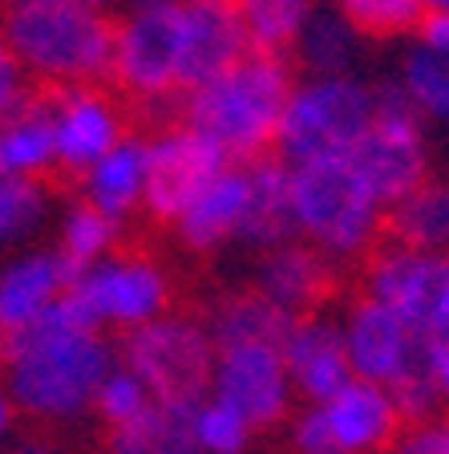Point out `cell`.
Masks as SVG:
<instances>
[{
    "instance_id": "5",
    "label": "cell",
    "mask_w": 449,
    "mask_h": 454,
    "mask_svg": "<svg viewBox=\"0 0 449 454\" xmlns=\"http://www.w3.org/2000/svg\"><path fill=\"white\" fill-rule=\"evenodd\" d=\"M299 231H308L324 252L352 255L373 239L381 203L348 159H320L291 170Z\"/></svg>"
},
{
    "instance_id": "25",
    "label": "cell",
    "mask_w": 449,
    "mask_h": 454,
    "mask_svg": "<svg viewBox=\"0 0 449 454\" xmlns=\"http://www.w3.org/2000/svg\"><path fill=\"white\" fill-rule=\"evenodd\" d=\"M389 236L405 252H441V247H449V187L445 183H422L401 203H393V211H389Z\"/></svg>"
},
{
    "instance_id": "12",
    "label": "cell",
    "mask_w": 449,
    "mask_h": 454,
    "mask_svg": "<svg viewBox=\"0 0 449 454\" xmlns=\"http://www.w3.org/2000/svg\"><path fill=\"white\" fill-rule=\"evenodd\" d=\"M219 402L247 426H272L288 414V365L272 349H227L215 373Z\"/></svg>"
},
{
    "instance_id": "17",
    "label": "cell",
    "mask_w": 449,
    "mask_h": 454,
    "mask_svg": "<svg viewBox=\"0 0 449 454\" xmlns=\"http://www.w3.org/2000/svg\"><path fill=\"white\" fill-rule=\"evenodd\" d=\"M324 418L344 454L384 450V446L397 442V434H401V426H405L393 406V397L384 394L376 381H365V378L348 381L324 406Z\"/></svg>"
},
{
    "instance_id": "10",
    "label": "cell",
    "mask_w": 449,
    "mask_h": 454,
    "mask_svg": "<svg viewBox=\"0 0 449 454\" xmlns=\"http://www.w3.org/2000/svg\"><path fill=\"white\" fill-rule=\"evenodd\" d=\"M187 25H182V66H178V90L195 94L203 85L219 82L247 57L244 17L235 0H182Z\"/></svg>"
},
{
    "instance_id": "13",
    "label": "cell",
    "mask_w": 449,
    "mask_h": 454,
    "mask_svg": "<svg viewBox=\"0 0 449 454\" xmlns=\"http://www.w3.org/2000/svg\"><path fill=\"white\" fill-rule=\"evenodd\" d=\"M118 142H122V122L94 85H61L57 167H66L69 175H89L97 159H105Z\"/></svg>"
},
{
    "instance_id": "24",
    "label": "cell",
    "mask_w": 449,
    "mask_h": 454,
    "mask_svg": "<svg viewBox=\"0 0 449 454\" xmlns=\"http://www.w3.org/2000/svg\"><path fill=\"white\" fill-rule=\"evenodd\" d=\"M146 159H150V142L122 138L85 175V195H89L85 203L110 219H122L146 191Z\"/></svg>"
},
{
    "instance_id": "33",
    "label": "cell",
    "mask_w": 449,
    "mask_h": 454,
    "mask_svg": "<svg viewBox=\"0 0 449 454\" xmlns=\"http://www.w3.org/2000/svg\"><path fill=\"white\" fill-rule=\"evenodd\" d=\"M146 402H150L146 386L134 378L130 369L110 373V378H105V386L97 389V410H102V418L110 422V430H113V426H122V422H130V418L138 414Z\"/></svg>"
},
{
    "instance_id": "28",
    "label": "cell",
    "mask_w": 449,
    "mask_h": 454,
    "mask_svg": "<svg viewBox=\"0 0 449 454\" xmlns=\"http://www.w3.org/2000/svg\"><path fill=\"white\" fill-rule=\"evenodd\" d=\"M113 239H118V219H110L97 207L81 203V207H74L66 219V247H61V255H66L74 268L89 272L94 260L105 255V247H110Z\"/></svg>"
},
{
    "instance_id": "31",
    "label": "cell",
    "mask_w": 449,
    "mask_h": 454,
    "mask_svg": "<svg viewBox=\"0 0 449 454\" xmlns=\"http://www.w3.org/2000/svg\"><path fill=\"white\" fill-rule=\"evenodd\" d=\"M45 211V191L33 179H0V244L25 236Z\"/></svg>"
},
{
    "instance_id": "38",
    "label": "cell",
    "mask_w": 449,
    "mask_h": 454,
    "mask_svg": "<svg viewBox=\"0 0 449 454\" xmlns=\"http://www.w3.org/2000/svg\"><path fill=\"white\" fill-rule=\"evenodd\" d=\"M413 454H449V426H437V430L417 434L413 438Z\"/></svg>"
},
{
    "instance_id": "2",
    "label": "cell",
    "mask_w": 449,
    "mask_h": 454,
    "mask_svg": "<svg viewBox=\"0 0 449 454\" xmlns=\"http://www.w3.org/2000/svg\"><path fill=\"white\" fill-rule=\"evenodd\" d=\"M4 45L49 85H94L113 69L118 25L77 4H4Z\"/></svg>"
},
{
    "instance_id": "14",
    "label": "cell",
    "mask_w": 449,
    "mask_h": 454,
    "mask_svg": "<svg viewBox=\"0 0 449 454\" xmlns=\"http://www.w3.org/2000/svg\"><path fill=\"white\" fill-rule=\"evenodd\" d=\"M74 293L89 304L97 325L113 321V325L138 329V325H150L162 312V304H166V280L150 264L130 260V264L89 268V276L77 284Z\"/></svg>"
},
{
    "instance_id": "7",
    "label": "cell",
    "mask_w": 449,
    "mask_h": 454,
    "mask_svg": "<svg viewBox=\"0 0 449 454\" xmlns=\"http://www.w3.org/2000/svg\"><path fill=\"white\" fill-rule=\"evenodd\" d=\"M368 296L393 309L422 340H449V255L393 247L373 264Z\"/></svg>"
},
{
    "instance_id": "35",
    "label": "cell",
    "mask_w": 449,
    "mask_h": 454,
    "mask_svg": "<svg viewBox=\"0 0 449 454\" xmlns=\"http://www.w3.org/2000/svg\"><path fill=\"white\" fill-rule=\"evenodd\" d=\"M296 442H299L304 454H344L340 442H337V434H332V426H328L324 410H316V414H308L304 422H299Z\"/></svg>"
},
{
    "instance_id": "4",
    "label": "cell",
    "mask_w": 449,
    "mask_h": 454,
    "mask_svg": "<svg viewBox=\"0 0 449 454\" xmlns=\"http://www.w3.org/2000/svg\"><path fill=\"white\" fill-rule=\"evenodd\" d=\"M373 118V90L348 77H320L291 94L275 142L288 159H296V167L320 159H348V151L365 138Z\"/></svg>"
},
{
    "instance_id": "16",
    "label": "cell",
    "mask_w": 449,
    "mask_h": 454,
    "mask_svg": "<svg viewBox=\"0 0 449 454\" xmlns=\"http://www.w3.org/2000/svg\"><path fill=\"white\" fill-rule=\"evenodd\" d=\"M89 272L74 268L61 252L28 255L0 272V333H20L41 312H49L66 293H74Z\"/></svg>"
},
{
    "instance_id": "18",
    "label": "cell",
    "mask_w": 449,
    "mask_h": 454,
    "mask_svg": "<svg viewBox=\"0 0 449 454\" xmlns=\"http://www.w3.org/2000/svg\"><path fill=\"white\" fill-rule=\"evenodd\" d=\"M283 365L299 381V389L316 397V402H324V406L356 378L352 361H348L344 333H337L320 317H304L296 325L288 349H283Z\"/></svg>"
},
{
    "instance_id": "41",
    "label": "cell",
    "mask_w": 449,
    "mask_h": 454,
    "mask_svg": "<svg viewBox=\"0 0 449 454\" xmlns=\"http://www.w3.org/2000/svg\"><path fill=\"white\" fill-rule=\"evenodd\" d=\"M4 422H9V402L0 397V430H4Z\"/></svg>"
},
{
    "instance_id": "26",
    "label": "cell",
    "mask_w": 449,
    "mask_h": 454,
    "mask_svg": "<svg viewBox=\"0 0 449 454\" xmlns=\"http://www.w3.org/2000/svg\"><path fill=\"white\" fill-rule=\"evenodd\" d=\"M235 9L244 17L247 41L259 53L283 57V49L304 33L312 17V0H235Z\"/></svg>"
},
{
    "instance_id": "19",
    "label": "cell",
    "mask_w": 449,
    "mask_h": 454,
    "mask_svg": "<svg viewBox=\"0 0 449 454\" xmlns=\"http://www.w3.org/2000/svg\"><path fill=\"white\" fill-rule=\"evenodd\" d=\"M299 236L296 195H291V170L280 159H267L247 167V207L239 223V239L259 247H288Z\"/></svg>"
},
{
    "instance_id": "29",
    "label": "cell",
    "mask_w": 449,
    "mask_h": 454,
    "mask_svg": "<svg viewBox=\"0 0 449 454\" xmlns=\"http://www.w3.org/2000/svg\"><path fill=\"white\" fill-rule=\"evenodd\" d=\"M405 90L417 102V110H430L437 118H449V53L417 49L405 61Z\"/></svg>"
},
{
    "instance_id": "27",
    "label": "cell",
    "mask_w": 449,
    "mask_h": 454,
    "mask_svg": "<svg viewBox=\"0 0 449 454\" xmlns=\"http://www.w3.org/2000/svg\"><path fill=\"white\" fill-rule=\"evenodd\" d=\"M337 9L356 37L422 33V25L430 20L425 0H337Z\"/></svg>"
},
{
    "instance_id": "15",
    "label": "cell",
    "mask_w": 449,
    "mask_h": 454,
    "mask_svg": "<svg viewBox=\"0 0 449 454\" xmlns=\"http://www.w3.org/2000/svg\"><path fill=\"white\" fill-rule=\"evenodd\" d=\"M57 106L61 85L41 82L0 118V179H33L57 162Z\"/></svg>"
},
{
    "instance_id": "1",
    "label": "cell",
    "mask_w": 449,
    "mask_h": 454,
    "mask_svg": "<svg viewBox=\"0 0 449 454\" xmlns=\"http://www.w3.org/2000/svg\"><path fill=\"white\" fill-rule=\"evenodd\" d=\"M291 69L283 57L247 49V57L219 82L187 94V130L206 138L227 162H259L280 138L291 102Z\"/></svg>"
},
{
    "instance_id": "3",
    "label": "cell",
    "mask_w": 449,
    "mask_h": 454,
    "mask_svg": "<svg viewBox=\"0 0 449 454\" xmlns=\"http://www.w3.org/2000/svg\"><path fill=\"white\" fill-rule=\"evenodd\" d=\"M126 369L154 394V402L198 406L215 373V340L198 321L159 317L130 329L122 340Z\"/></svg>"
},
{
    "instance_id": "11",
    "label": "cell",
    "mask_w": 449,
    "mask_h": 454,
    "mask_svg": "<svg viewBox=\"0 0 449 454\" xmlns=\"http://www.w3.org/2000/svg\"><path fill=\"white\" fill-rule=\"evenodd\" d=\"M352 170L365 179L376 203H401L409 191L425 183V142L409 118H381L376 114L365 138L348 151Z\"/></svg>"
},
{
    "instance_id": "40",
    "label": "cell",
    "mask_w": 449,
    "mask_h": 454,
    "mask_svg": "<svg viewBox=\"0 0 449 454\" xmlns=\"http://www.w3.org/2000/svg\"><path fill=\"white\" fill-rule=\"evenodd\" d=\"M425 9L430 12H449V0H425Z\"/></svg>"
},
{
    "instance_id": "42",
    "label": "cell",
    "mask_w": 449,
    "mask_h": 454,
    "mask_svg": "<svg viewBox=\"0 0 449 454\" xmlns=\"http://www.w3.org/2000/svg\"><path fill=\"white\" fill-rule=\"evenodd\" d=\"M20 454H45V450H37V446H28V450H20Z\"/></svg>"
},
{
    "instance_id": "9",
    "label": "cell",
    "mask_w": 449,
    "mask_h": 454,
    "mask_svg": "<svg viewBox=\"0 0 449 454\" xmlns=\"http://www.w3.org/2000/svg\"><path fill=\"white\" fill-rule=\"evenodd\" d=\"M227 170V159L206 138L190 130H174L150 142L146 159V207L154 219H182V211Z\"/></svg>"
},
{
    "instance_id": "21",
    "label": "cell",
    "mask_w": 449,
    "mask_h": 454,
    "mask_svg": "<svg viewBox=\"0 0 449 454\" xmlns=\"http://www.w3.org/2000/svg\"><path fill=\"white\" fill-rule=\"evenodd\" d=\"M259 293L304 321L337 293V276L316 247L288 244L275 247V255H267V264L259 272Z\"/></svg>"
},
{
    "instance_id": "32",
    "label": "cell",
    "mask_w": 449,
    "mask_h": 454,
    "mask_svg": "<svg viewBox=\"0 0 449 454\" xmlns=\"http://www.w3.org/2000/svg\"><path fill=\"white\" fill-rule=\"evenodd\" d=\"M247 430H252V426L235 414V410H227L223 402L198 410V450L239 454L247 446Z\"/></svg>"
},
{
    "instance_id": "22",
    "label": "cell",
    "mask_w": 449,
    "mask_h": 454,
    "mask_svg": "<svg viewBox=\"0 0 449 454\" xmlns=\"http://www.w3.org/2000/svg\"><path fill=\"white\" fill-rule=\"evenodd\" d=\"M113 454H198V406H174V402H154L113 426L105 438Z\"/></svg>"
},
{
    "instance_id": "36",
    "label": "cell",
    "mask_w": 449,
    "mask_h": 454,
    "mask_svg": "<svg viewBox=\"0 0 449 454\" xmlns=\"http://www.w3.org/2000/svg\"><path fill=\"white\" fill-rule=\"evenodd\" d=\"M430 381H433V389L449 402V340L430 345Z\"/></svg>"
},
{
    "instance_id": "6",
    "label": "cell",
    "mask_w": 449,
    "mask_h": 454,
    "mask_svg": "<svg viewBox=\"0 0 449 454\" xmlns=\"http://www.w3.org/2000/svg\"><path fill=\"white\" fill-rule=\"evenodd\" d=\"M182 0H142L138 12L118 28L113 45V82L134 90L138 98L178 94V66H182Z\"/></svg>"
},
{
    "instance_id": "23",
    "label": "cell",
    "mask_w": 449,
    "mask_h": 454,
    "mask_svg": "<svg viewBox=\"0 0 449 454\" xmlns=\"http://www.w3.org/2000/svg\"><path fill=\"white\" fill-rule=\"evenodd\" d=\"M244 207H247V170L227 167L223 175L182 211V219H178L182 244L195 247V252H211V247H219L223 239L239 236Z\"/></svg>"
},
{
    "instance_id": "43",
    "label": "cell",
    "mask_w": 449,
    "mask_h": 454,
    "mask_svg": "<svg viewBox=\"0 0 449 454\" xmlns=\"http://www.w3.org/2000/svg\"><path fill=\"white\" fill-rule=\"evenodd\" d=\"M187 4H190V0H187Z\"/></svg>"
},
{
    "instance_id": "8",
    "label": "cell",
    "mask_w": 449,
    "mask_h": 454,
    "mask_svg": "<svg viewBox=\"0 0 449 454\" xmlns=\"http://www.w3.org/2000/svg\"><path fill=\"white\" fill-rule=\"evenodd\" d=\"M348 361L365 381L393 386L409 373H430V340H422L393 309L365 296L348 317Z\"/></svg>"
},
{
    "instance_id": "37",
    "label": "cell",
    "mask_w": 449,
    "mask_h": 454,
    "mask_svg": "<svg viewBox=\"0 0 449 454\" xmlns=\"http://www.w3.org/2000/svg\"><path fill=\"white\" fill-rule=\"evenodd\" d=\"M425 49H437V53H449V12H430V20L422 25Z\"/></svg>"
},
{
    "instance_id": "34",
    "label": "cell",
    "mask_w": 449,
    "mask_h": 454,
    "mask_svg": "<svg viewBox=\"0 0 449 454\" xmlns=\"http://www.w3.org/2000/svg\"><path fill=\"white\" fill-rule=\"evenodd\" d=\"M20 102H25V66H20L17 53L0 41V118L12 114Z\"/></svg>"
},
{
    "instance_id": "20",
    "label": "cell",
    "mask_w": 449,
    "mask_h": 454,
    "mask_svg": "<svg viewBox=\"0 0 449 454\" xmlns=\"http://www.w3.org/2000/svg\"><path fill=\"white\" fill-rule=\"evenodd\" d=\"M299 317H291L288 309L263 293H235L215 309V325H211V340L215 349H288L291 333H296Z\"/></svg>"
},
{
    "instance_id": "39",
    "label": "cell",
    "mask_w": 449,
    "mask_h": 454,
    "mask_svg": "<svg viewBox=\"0 0 449 454\" xmlns=\"http://www.w3.org/2000/svg\"><path fill=\"white\" fill-rule=\"evenodd\" d=\"M4 4H77V9H102L110 0H4Z\"/></svg>"
},
{
    "instance_id": "30",
    "label": "cell",
    "mask_w": 449,
    "mask_h": 454,
    "mask_svg": "<svg viewBox=\"0 0 449 454\" xmlns=\"http://www.w3.org/2000/svg\"><path fill=\"white\" fill-rule=\"evenodd\" d=\"M356 53V33L337 17H320L304 33V61L324 77H340Z\"/></svg>"
}]
</instances>
